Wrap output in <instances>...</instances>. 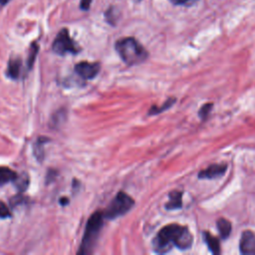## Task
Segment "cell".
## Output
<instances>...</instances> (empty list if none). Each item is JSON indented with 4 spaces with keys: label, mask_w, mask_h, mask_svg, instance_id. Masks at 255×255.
Masks as SVG:
<instances>
[{
    "label": "cell",
    "mask_w": 255,
    "mask_h": 255,
    "mask_svg": "<svg viewBox=\"0 0 255 255\" xmlns=\"http://www.w3.org/2000/svg\"><path fill=\"white\" fill-rule=\"evenodd\" d=\"M192 244V235L185 226L178 224H169L164 226L156 234L152 241L155 252L165 253L172 246L179 249H188Z\"/></svg>",
    "instance_id": "6da1fadb"
},
{
    "label": "cell",
    "mask_w": 255,
    "mask_h": 255,
    "mask_svg": "<svg viewBox=\"0 0 255 255\" xmlns=\"http://www.w3.org/2000/svg\"><path fill=\"white\" fill-rule=\"evenodd\" d=\"M115 48L122 60L129 66L138 65L147 58L146 50L131 37L120 39L116 43Z\"/></svg>",
    "instance_id": "7a4b0ae2"
},
{
    "label": "cell",
    "mask_w": 255,
    "mask_h": 255,
    "mask_svg": "<svg viewBox=\"0 0 255 255\" xmlns=\"http://www.w3.org/2000/svg\"><path fill=\"white\" fill-rule=\"evenodd\" d=\"M104 218H105V213L102 211H97L91 215L86 225L82 245L78 252L79 254H87L92 252V249L94 248L98 240L100 231L102 230V227L104 224Z\"/></svg>",
    "instance_id": "3957f363"
},
{
    "label": "cell",
    "mask_w": 255,
    "mask_h": 255,
    "mask_svg": "<svg viewBox=\"0 0 255 255\" xmlns=\"http://www.w3.org/2000/svg\"><path fill=\"white\" fill-rule=\"evenodd\" d=\"M133 204V199L128 194L121 191L116 195V197L108 206L107 211L105 213V217L109 219H114L119 216H122L126 214L128 210H130Z\"/></svg>",
    "instance_id": "277c9868"
},
{
    "label": "cell",
    "mask_w": 255,
    "mask_h": 255,
    "mask_svg": "<svg viewBox=\"0 0 255 255\" xmlns=\"http://www.w3.org/2000/svg\"><path fill=\"white\" fill-rule=\"evenodd\" d=\"M53 51L58 55H66V54H77L80 49L74 40L71 38L69 31L67 29H62L53 43Z\"/></svg>",
    "instance_id": "5b68a950"
},
{
    "label": "cell",
    "mask_w": 255,
    "mask_h": 255,
    "mask_svg": "<svg viewBox=\"0 0 255 255\" xmlns=\"http://www.w3.org/2000/svg\"><path fill=\"white\" fill-rule=\"evenodd\" d=\"M75 71L84 80L94 79L100 72L99 63H90V62H80L75 66Z\"/></svg>",
    "instance_id": "8992f818"
},
{
    "label": "cell",
    "mask_w": 255,
    "mask_h": 255,
    "mask_svg": "<svg viewBox=\"0 0 255 255\" xmlns=\"http://www.w3.org/2000/svg\"><path fill=\"white\" fill-rule=\"evenodd\" d=\"M239 247L242 254H255V235L249 230L244 231Z\"/></svg>",
    "instance_id": "52a82bcc"
},
{
    "label": "cell",
    "mask_w": 255,
    "mask_h": 255,
    "mask_svg": "<svg viewBox=\"0 0 255 255\" xmlns=\"http://www.w3.org/2000/svg\"><path fill=\"white\" fill-rule=\"evenodd\" d=\"M225 171H226L225 164H212V165H209L207 168L201 170L198 173V177L212 179V178L222 176Z\"/></svg>",
    "instance_id": "ba28073f"
},
{
    "label": "cell",
    "mask_w": 255,
    "mask_h": 255,
    "mask_svg": "<svg viewBox=\"0 0 255 255\" xmlns=\"http://www.w3.org/2000/svg\"><path fill=\"white\" fill-rule=\"evenodd\" d=\"M182 193L179 191H172L169 193V200L165 204L166 209H177L182 206Z\"/></svg>",
    "instance_id": "9c48e42d"
},
{
    "label": "cell",
    "mask_w": 255,
    "mask_h": 255,
    "mask_svg": "<svg viewBox=\"0 0 255 255\" xmlns=\"http://www.w3.org/2000/svg\"><path fill=\"white\" fill-rule=\"evenodd\" d=\"M203 237H204V240H205L209 250L213 254H218L220 252V245H219V241L217 240V238L214 237L209 232H204Z\"/></svg>",
    "instance_id": "30bf717a"
},
{
    "label": "cell",
    "mask_w": 255,
    "mask_h": 255,
    "mask_svg": "<svg viewBox=\"0 0 255 255\" xmlns=\"http://www.w3.org/2000/svg\"><path fill=\"white\" fill-rule=\"evenodd\" d=\"M21 69V60L19 59H11L7 69V75L12 79H18L20 75Z\"/></svg>",
    "instance_id": "8fae6325"
},
{
    "label": "cell",
    "mask_w": 255,
    "mask_h": 255,
    "mask_svg": "<svg viewBox=\"0 0 255 255\" xmlns=\"http://www.w3.org/2000/svg\"><path fill=\"white\" fill-rule=\"evenodd\" d=\"M17 177V173L10 168L0 167V184H5L10 181H14Z\"/></svg>",
    "instance_id": "7c38bea8"
},
{
    "label": "cell",
    "mask_w": 255,
    "mask_h": 255,
    "mask_svg": "<svg viewBox=\"0 0 255 255\" xmlns=\"http://www.w3.org/2000/svg\"><path fill=\"white\" fill-rule=\"evenodd\" d=\"M217 228L219 231V234L222 238H227L231 232V223L224 218H220L217 221Z\"/></svg>",
    "instance_id": "4fadbf2b"
},
{
    "label": "cell",
    "mask_w": 255,
    "mask_h": 255,
    "mask_svg": "<svg viewBox=\"0 0 255 255\" xmlns=\"http://www.w3.org/2000/svg\"><path fill=\"white\" fill-rule=\"evenodd\" d=\"M14 181L16 182V186L18 187V189H19L20 191H23L24 189H26V187H27V185H28V182H29L27 174L21 175L20 177L17 175V177H16V179H15Z\"/></svg>",
    "instance_id": "5bb4252c"
},
{
    "label": "cell",
    "mask_w": 255,
    "mask_h": 255,
    "mask_svg": "<svg viewBox=\"0 0 255 255\" xmlns=\"http://www.w3.org/2000/svg\"><path fill=\"white\" fill-rule=\"evenodd\" d=\"M37 52H38V45L34 43L32 45V47H31V49H30V54H29V57H28V65H29V67L33 66L34 61L36 59Z\"/></svg>",
    "instance_id": "9a60e30c"
},
{
    "label": "cell",
    "mask_w": 255,
    "mask_h": 255,
    "mask_svg": "<svg viewBox=\"0 0 255 255\" xmlns=\"http://www.w3.org/2000/svg\"><path fill=\"white\" fill-rule=\"evenodd\" d=\"M212 109V104L211 103H208V104H205L201 109H200V111H199V116L201 117V119H205L207 116H208V114L210 113V110Z\"/></svg>",
    "instance_id": "2e32d148"
},
{
    "label": "cell",
    "mask_w": 255,
    "mask_h": 255,
    "mask_svg": "<svg viewBox=\"0 0 255 255\" xmlns=\"http://www.w3.org/2000/svg\"><path fill=\"white\" fill-rule=\"evenodd\" d=\"M11 216L10 210L6 206V204L2 201H0V218H8Z\"/></svg>",
    "instance_id": "e0dca14e"
},
{
    "label": "cell",
    "mask_w": 255,
    "mask_h": 255,
    "mask_svg": "<svg viewBox=\"0 0 255 255\" xmlns=\"http://www.w3.org/2000/svg\"><path fill=\"white\" fill-rule=\"evenodd\" d=\"M174 5H184V6H190L196 3L198 0H169Z\"/></svg>",
    "instance_id": "ac0fdd59"
},
{
    "label": "cell",
    "mask_w": 255,
    "mask_h": 255,
    "mask_svg": "<svg viewBox=\"0 0 255 255\" xmlns=\"http://www.w3.org/2000/svg\"><path fill=\"white\" fill-rule=\"evenodd\" d=\"M92 0H81V8L84 10H88L90 8Z\"/></svg>",
    "instance_id": "d6986e66"
},
{
    "label": "cell",
    "mask_w": 255,
    "mask_h": 255,
    "mask_svg": "<svg viewBox=\"0 0 255 255\" xmlns=\"http://www.w3.org/2000/svg\"><path fill=\"white\" fill-rule=\"evenodd\" d=\"M9 1H10V0H0V4H1V5H5V4H7Z\"/></svg>",
    "instance_id": "ffe728a7"
}]
</instances>
